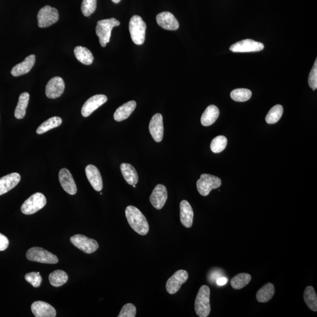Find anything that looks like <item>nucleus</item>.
<instances>
[{"label":"nucleus","mask_w":317,"mask_h":317,"mask_svg":"<svg viewBox=\"0 0 317 317\" xmlns=\"http://www.w3.org/2000/svg\"><path fill=\"white\" fill-rule=\"evenodd\" d=\"M252 276L248 273H240L231 280V286L235 290H241L248 285Z\"/></svg>","instance_id":"2f4dec72"},{"label":"nucleus","mask_w":317,"mask_h":317,"mask_svg":"<svg viewBox=\"0 0 317 317\" xmlns=\"http://www.w3.org/2000/svg\"><path fill=\"white\" fill-rule=\"evenodd\" d=\"M38 25L40 28H46L56 23L59 19L57 9L49 6L43 7L39 11L38 16Z\"/></svg>","instance_id":"1a4fd4ad"},{"label":"nucleus","mask_w":317,"mask_h":317,"mask_svg":"<svg viewBox=\"0 0 317 317\" xmlns=\"http://www.w3.org/2000/svg\"><path fill=\"white\" fill-rule=\"evenodd\" d=\"M227 144V138L224 136L220 135L213 139L211 148L213 153H219L222 152L226 148Z\"/></svg>","instance_id":"f704fd0d"},{"label":"nucleus","mask_w":317,"mask_h":317,"mask_svg":"<svg viewBox=\"0 0 317 317\" xmlns=\"http://www.w3.org/2000/svg\"><path fill=\"white\" fill-rule=\"evenodd\" d=\"M59 180L63 189L71 195H74L77 191V187L71 173L67 169H61L59 173Z\"/></svg>","instance_id":"dca6fc26"},{"label":"nucleus","mask_w":317,"mask_h":317,"mask_svg":"<svg viewBox=\"0 0 317 317\" xmlns=\"http://www.w3.org/2000/svg\"><path fill=\"white\" fill-rule=\"evenodd\" d=\"M9 241L6 235L0 233V251H5L8 248Z\"/></svg>","instance_id":"ea45409f"},{"label":"nucleus","mask_w":317,"mask_h":317,"mask_svg":"<svg viewBox=\"0 0 317 317\" xmlns=\"http://www.w3.org/2000/svg\"><path fill=\"white\" fill-rule=\"evenodd\" d=\"M65 90V83L61 77L55 76L51 79L47 84L46 93L50 99L60 97Z\"/></svg>","instance_id":"f8f14e48"},{"label":"nucleus","mask_w":317,"mask_h":317,"mask_svg":"<svg viewBox=\"0 0 317 317\" xmlns=\"http://www.w3.org/2000/svg\"><path fill=\"white\" fill-rule=\"evenodd\" d=\"M210 297L211 290L209 287L205 285L202 286L199 290L194 303L195 311L199 316L207 317L211 313Z\"/></svg>","instance_id":"f03ea898"},{"label":"nucleus","mask_w":317,"mask_h":317,"mask_svg":"<svg viewBox=\"0 0 317 317\" xmlns=\"http://www.w3.org/2000/svg\"><path fill=\"white\" fill-rule=\"evenodd\" d=\"M21 180L19 173H12L0 178V196L16 187Z\"/></svg>","instance_id":"6ab92c4d"},{"label":"nucleus","mask_w":317,"mask_h":317,"mask_svg":"<svg viewBox=\"0 0 317 317\" xmlns=\"http://www.w3.org/2000/svg\"><path fill=\"white\" fill-rule=\"evenodd\" d=\"M133 187H134V188H135V187H136V185H133Z\"/></svg>","instance_id":"37998d69"},{"label":"nucleus","mask_w":317,"mask_h":317,"mask_svg":"<svg viewBox=\"0 0 317 317\" xmlns=\"http://www.w3.org/2000/svg\"><path fill=\"white\" fill-rule=\"evenodd\" d=\"M219 109L215 105H209L206 109L201 117V124L203 126L209 127L215 123L219 116Z\"/></svg>","instance_id":"b1692460"},{"label":"nucleus","mask_w":317,"mask_h":317,"mask_svg":"<svg viewBox=\"0 0 317 317\" xmlns=\"http://www.w3.org/2000/svg\"><path fill=\"white\" fill-rule=\"evenodd\" d=\"M70 241L73 246L81 251L87 254H91L97 251L99 248V245L95 240L90 239L82 234L73 235Z\"/></svg>","instance_id":"6e6552de"},{"label":"nucleus","mask_w":317,"mask_h":317,"mask_svg":"<svg viewBox=\"0 0 317 317\" xmlns=\"http://www.w3.org/2000/svg\"><path fill=\"white\" fill-rule=\"evenodd\" d=\"M274 285L272 283H268L257 291V300L259 303H267L274 296Z\"/></svg>","instance_id":"a878e982"},{"label":"nucleus","mask_w":317,"mask_h":317,"mask_svg":"<svg viewBox=\"0 0 317 317\" xmlns=\"http://www.w3.org/2000/svg\"><path fill=\"white\" fill-rule=\"evenodd\" d=\"M112 1L114 3H119L121 0H112Z\"/></svg>","instance_id":"79ce46f5"},{"label":"nucleus","mask_w":317,"mask_h":317,"mask_svg":"<svg viewBox=\"0 0 317 317\" xmlns=\"http://www.w3.org/2000/svg\"><path fill=\"white\" fill-rule=\"evenodd\" d=\"M26 257L29 260L40 263L54 264L58 262V257L54 254L37 247L29 249Z\"/></svg>","instance_id":"39448f33"},{"label":"nucleus","mask_w":317,"mask_h":317,"mask_svg":"<svg viewBox=\"0 0 317 317\" xmlns=\"http://www.w3.org/2000/svg\"><path fill=\"white\" fill-rule=\"evenodd\" d=\"M227 282V279L226 278H220L217 280L216 283L217 285L219 286H222L225 285Z\"/></svg>","instance_id":"a19ab883"},{"label":"nucleus","mask_w":317,"mask_h":317,"mask_svg":"<svg viewBox=\"0 0 317 317\" xmlns=\"http://www.w3.org/2000/svg\"><path fill=\"white\" fill-rule=\"evenodd\" d=\"M136 314V308L134 304L128 303L124 305L118 317H135Z\"/></svg>","instance_id":"4c0bfd02"},{"label":"nucleus","mask_w":317,"mask_h":317,"mask_svg":"<svg viewBox=\"0 0 317 317\" xmlns=\"http://www.w3.org/2000/svg\"><path fill=\"white\" fill-rule=\"evenodd\" d=\"M121 170L125 180L128 184L133 186L138 183L139 179L138 173L132 165L129 164H122Z\"/></svg>","instance_id":"393cba45"},{"label":"nucleus","mask_w":317,"mask_h":317,"mask_svg":"<svg viewBox=\"0 0 317 317\" xmlns=\"http://www.w3.org/2000/svg\"><path fill=\"white\" fill-rule=\"evenodd\" d=\"M304 299L308 307L312 311H317V297L315 291L312 286H308L305 289L304 293Z\"/></svg>","instance_id":"c85d7f7f"},{"label":"nucleus","mask_w":317,"mask_h":317,"mask_svg":"<svg viewBox=\"0 0 317 317\" xmlns=\"http://www.w3.org/2000/svg\"><path fill=\"white\" fill-rule=\"evenodd\" d=\"M120 22L115 18L98 21L96 27V33L102 47H105L110 42L111 32L113 27L119 26Z\"/></svg>","instance_id":"7ed1b4c3"},{"label":"nucleus","mask_w":317,"mask_h":317,"mask_svg":"<svg viewBox=\"0 0 317 317\" xmlns=\"http://www.w3.org/2000/svg\"><path fill=\"white\" fill-rule=\"evenodd\" d=\"M108 100L105 95H96L88 99L84 104L81 113L84 117L89 116L92 113L97 110L99 107L104 104Z\"/></svg>","instance_id":"ddd939ff"},{"label":"nucleus","mask_w":317,"mask_h":317,"mask_svg":"<svg viewBox=\"0 0 317 317\" xmlns=\"http://www.w3.org/2000/svg\"><path fill=\"white\" fill-rule=\"evenodd\" d=\"M125 215L129 224L136 233L145 235L149 230V223L143 214L133 206H129L125 210Z\"/></svg>","instance_id":"f257e3e1"},{"label":"nucleus","mask_w":317,"mask_h":317,"mask_svg":"<svg viewBox=\"0 0 317 317\" xmlns=\"http://www.w3.org/2000/svg\"><path fill=\"white\" fill-rule=\"evenodd\" d=\"M46 204V196L42 193H36L24 202L21 211L25 215H32L43 209Z\"/></svg>","instance_id":"0eeeda50"},{"label":"nucleus","mask_w":317,"mask_h":317,"mask_svg":"<svg viewBox=\"0 0 317 317\" xmlns=\"http://www.w3.org/2000/svg\"><path fill=\"white\" fill-rule=\"evenodd\" d=\"M62 121L61 117L54 116L44 122L36 130L37 134H43L52 129L58 127L62 124Z\"/></svg>","instance_id":"7c9ffc66"},{"label":"nucleus","mask_w":317,"mask_h":317,"mask_svg":"<svg viewBox=\"0 0 317 317\" xmlns=\"http://www.w3.org/2000/svg\"><path fill=\"white\" fill-rule=\"evenodd\" d=\"M35 62V55H30L25 58L23 62L14 66L12 69V75L14 76H19L28 73L31 71Z\"/></svg>","instance_id":"4be33fe9"},{"label":"nucleus","mask_w":317,"mask_h":317,"mask_svg":"<svg viewBox=\"0 0 317 317\" xmlns=\"http://www.w3.org/2000/svg\"><path fill=\"white\" fill-rule=\"evenodd\" d=\"M194 213L192 208L187 201H182L180 204V222L184 227L190 228L192 226Z\"/></svg>","instance_id":"aec40b11"},{"label":"nucleus","mask_w":317,"mask_h":317,"mask_svg":"<svg viewBox=\"0 0 317 317\" xmlns=\"http://www.w3.org/2000/svg\"><path fill=\"white\" fill-rule=\"evenodd\" d=\"M86 173L87 179L94 189L97 191H100L103 188L102 176L98 169L94 165H88L86 168Z\"/></svg>","instance_id":"412c9836"},{"label":"nucleus","mask_w":317,"mask_h":317,"mask_svg":"<svg viewBox=\"0 0 317 317\" xmlns=\"http://www.w3.org/2000/svg\"><path fill=\"white\" fill-rule=\"evenodd\" d=\"M264 48L263 43L246 39L234 44L230 47V50L234 53H252L262 51Z\"/></svg>","instance_id":"9d476101"},{"label":"nucleus","mask_w":317,"mask_h":317,"mask_svg":"<svg viewBox=\"0 0 317 317\" xmlns=\"http://www.w3.org/2000/svg\"><path fill=\"white\" fill-rule=\"evenodd\" d=\"M168 199V191L164 185L158 184L153 189L150 196V202L157 210L163 208Z\"/></svg>","instance_id":"4468645a"},{"label":"nucleus","mask_w":317,"mask_h":317,"mask_svg":"<svg viewBox=\"0 0 317 317\" xmlns=\"http://www.w3.org/2000/svg\"><path fill=\"white\" fill-rule=\"evenodd\" d=\"M149 129L154 141L161 142L163 139L164 134L163 116L161 113H156L152 116L150 122Z\"/></svg>","instance_id":"2eb2a0df"},{"label":"nucleus","mask_w":317,"mask_h":317,"mask_svg":"<svg viewBox=\"0 0 317 317\" xmlns=\"http://www.w3.org/2000/svg\"><path fill=\"white\" fill-rule=\"evenodd\" d=\"M29 94L23 93L20 95L18 104L15 109L14 115L18 120L24 118L26 114V109L28 105Z\"/></svg>","instance_id":"bb28decb"},{"label":"nucleus","mask_w":317,"mask_h":317,"mask_svg":"<svg viewBox=\"0 0 317 317\" xmlns=\"http://www.w3.org/2000/svg\"><path fill=\"white\" fill-rule=\"evenodd\" d=\"M25 279L28 283L31 284L33 287H35V288L39 287L41 285H42L43 281L42 276L39 274V272H29V273L25 275Z\"/></svg>","instance_id":"e433bc0d"},{"label":"nucleus","mask_w":317,"mask_h":317,"mask_svg":"<svg viewBox=\"0 0 317 317\" xmlns=\"http://www.w3.org/2000/svg\"><path fill=\"white\" fill-rule=\"evenodd\" d=\"M189 274L186 270H179L175 272L172 277L168 280L166 288L168 293L174 294L178 292L184 283L187 282Z\"/></svg>","instance_id":"9b49d317"},{"label":"nucleus","mask_w":317,"mask_h":317,"mask_svg":"<svg viewBox=\"0 0 317 317\" xmlns=\"http://www.w3.org/2000/svg\"><path fill=\"white\" fill-rule=\"evenodd\" d=\"M136 102L129 101L119 107L114 113V120L117 122L123 121L128 118L136 108Z\"/></svg>","instance_id":"5701e85b"},{"label":"nucleus","mask_w":317,"mask_h":317,"mask_svg":"<svg viewBox=\"0 0 317 317\" xmlns=\"http://www.w3.org/2000/svg\"><path fill=\"white\" fill-rule=\"evenodd\" d=\"M68 280V275L64 271L55 270L49 275L50 283L55 287H61L65 285Z\"/></svg>","instance_id":"c756f323"},{"label":"nucleus","mask_w":317,"mask_h":317,"mask_svg":"<svg viewBox=\"0 0 317 317\" xmlns=\"http://www.w3.org/2000/svg\"><path fill=\"white\" fill-rule=\"evenodd\" d=\"M309 86L312 88V90H316L317 88V60L315 61L314 66L309 73L308 78Z\"/></svg>","instance_id":"58836bf2"},{"label":"nucleus","mask_w":317,"mask_h":317,"mask_svg":"<svg viewBox=\"0 0 317 317\" xmlns=\"http://www.w3.org/2000/svg\"><path fill=\"white\" fill-rule=\"evenodd\" d=\"M97 0H83L81 11L86 17H89L97 9Z\"/></svg>","instance_id":"c9c22d12"},{"label":"nucleus","mask_w":317,"mask_h":317,"mask_svg":"<svg viewBox=\"0 0 317 317\" xmlns=\"http://www.w3.org/2000/svg\"><path fill=\"white\" fill-rule=\"evenodd\" d=\"M31 310L35 317H55L57 315L56 310L53 306L42 301L33 303Z\"/></svg>","instance_id":"f3484780"},{"label":"nucleus","mask_w":317,"mask_h":317,"mask_svg":"<svg viewBox=\"0 0 317 317\" xmlns=\"http://www.w3.org/2000/svg\"><path fill=\"white\" fill-rule=\"evenodd\" d=\"M157 23L167 30L175 31L179 27V23L176 17L170 12H162L157 15Z\"/></svg>","instance_id":"a211bd4d"},{"label":"nucleus","mask_w":317,"mask_h":317,"mask_svg":"<svg viewBox=\"0 0 317 317\" xmlns=\"http://www.w3.org/2000/svg\"><path fill=\"white\" fill-rule=\"evenodd\" d=\"M74 54L77 60L85 65H91L94 61L93 54L86 47L82 46L75 47Z\"/></svg>","instance_id":"cd10ccee"},{"label":"nucleus","mask_w":317,"mask_h":317,"mask_svg":"<svg viewBox=\"0 0 317 317\" xmlns=\"http://www.w3.org/2000/svg\"><path fill=\"white\" fill-rule=\"evenodd\" d=\"M252 91L245 89V88H240V89L234 90L231 91L230 97L232 99L237 102H246L249 100L252 97Z\"/></svg>","instance_id":"72a5a7b5"},{"label":"nucleus","mask_w":317,"mask_h":317,"mask_svg":"<svg viewBox=\"0 0 317 317\" xmlns=\"http://www.w3.org/2000/svg\"><path fill=\"white\" fill-rule=\"evenodd\" d=\"M129 28L133 42L138 46L144 43L146 24L141 17L133 16L130 20Z\"/></svg>","instance_id":"20e7f679"},{"label":"nucleus","mask_w":317,"mask_h":317,"mask_svg":"<svg viewBox=\"0 0 317 317\" xmlns=\"http://www.w3.org/2000/svg\"><path fill=\"white\" fill-rule=\"evenodd\" d=\"M283 113V106L280 105H276L269 110L266 117H265V121L268 124L277 123L281 118Z\"/></svg>","instance_id":"473e14b6"},{"label":"nucleus","mask_w":317,"mask_h":317,"mask_svg":"<svg viewBox=\"0 0 317 317\" xmlns=\"http://www.w3.org/2000/svg\"><path fill=\"white\" fill-rule=\"evenodd\" d=\"M199 193L203 196H207L213 189H217L222 185V181L218 177L209 174H202L196 183Z\"/></svg>","instance_id":"423d86ee"}]
</instances>
